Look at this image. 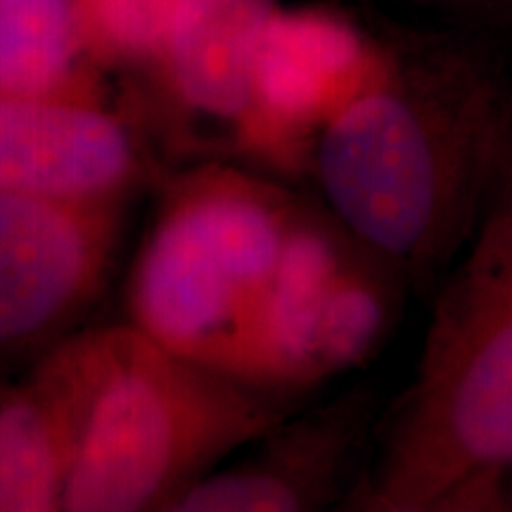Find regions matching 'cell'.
Returning a JSON list of instances; mask_svg holds the SVG:
<instances>
[{"mask_svg": "<svg viewBox=\"0 0 512 512\" xmlns=\"http://www.w3.org/2000/svg\"><path fill=\"white\" fill-rule=\"evenodd\" d=\"M396 278L264 176L207 164L166 185L126 280L128 323L292 403L373 354Z\"/></svg>", "mask_w": 512, "mask_h": 512, "instance_id": "1", "label": "cell"}, {"mask_svg": "<svg viewBox=\"0 0 512 512\" xmlns=\"http://www.w3.org/2000/svg\"><path fill=\"white\" fill-rule=\"evenodd\" d=\"M512 155V76L470 43L382 57L309 152L323 209L401 285H439Z\"/></svg>", "mask_w": 512, "mask_h": 512, "instance_id": "2", "label": "cell"}, {"mask_svg": "<svg viewBox=\"0 0 512 512\" xmlns=\"http://www.w3.org/2000/svg\"><path fill=\"white\" fill-rule=\"evenodd\" d=\"M29 377L60 437L62 512H155L292 415L128 320L74 332Z\"/></svg>", "mask_w": 512, "mask_h": 512, "instance_id": "3", "label": "cell"}, {"mask_svg": "<svg viewBox=\"0 0 512 512\" xmlns=\"http://www.w3.org/2000/svg\"><path fill=\"white\" fill-rule=\"evenodd\" d=\"M437 290L418 366L366 477L403 503H437L479 472L512 475V197L501 185Z\"/></svg>", "mask_w": 512, "mask_h": 512, "instance_id": "4", "label": "cell"}, {"mask_svg": "<svg viewBox=\"0 0 512 512\" xmlns=\"http://www.w3.org/2000/svg\"><path fill=\"white\" fill-rule=\"evenodd\" d=\"M124 202L0 192V354L72 337L112 271Z\"/></svg>", "mask_w": 512, "mask_h": 512, "instance_id": "5", "label": "cell"}, {"mask_svg": "<svg viewBox=\"0 0 512 512\" xmlns=\"http://www.w3.org/2000/svg\"><path fill=\"white\" fill-rule=\"evenodd\" d=\"M375 394L347 389L287 415L155 512H342L375 427Z\"/></svg>", "mask_w": 512, "mask_h": 512, "instance_id": "6", "label": "cell"}, {"mask_svg": "<svg viewBox=\"0 0 512 512\" xmlns=\"http://www.w3.org/2000/svg\"><path fill=\"white\" fill-rule=\"evenodd\" d=\"M344 19L278 10L256 57L252 105L238 145L273 166L309 164L320 126L380 69Z\"/></svg>", "mask_w": 512, "mask_h": 512, "instance_id": "7", "label": "cell"}, {"mask_svg": "<svg viewBox=\"0 0 512 512\" xmlns=\"http://www.w3.org/2000/svg\"><path fill=\"white\" fill-rule=\"evenodd\" d=\"M145 174L136 133L95 95H0V192L124 202Z\"/></svg>", "mask_w": 512, "mask_h": 512, "instance_id": "8", "label": "cell"}, {"mask_svg": "<svg viewBox=\"0 0 512 512\" xmlns=\"http://www.w3.org/2000/svg\"><path fill=\"white\" fill-rule=\"evenodd\" d=\"M278 10V0H176L155 69L185 114L238 136L261 41Z\"/></svg>", "mask_w": 512, "mask_h": 512, "instance_id": "9", "label": "cell"}, {"mask_svg": "<svg viewBox=\"0 0 512 512\" xmlns=\"http://www.w3.org/2000/svg\"><path fill=\"white\" fill-rule=\"evenodd\" d=\"M79 0H0V95H95Z\"/></svg>", "mask_w": 512, "mask_h": 512, "instance_id": "10", "label": "cell"}, {"mask_svg": "<svg viewBox=\"0 0 512 512\" xmlns=\"http://www.w3.org/2000/svg\"><path fill=\"white\" fill-rule=\"evenodd\" d=\"M0 512H62V448L46 396L0 389Z\"/></svg>", "mask_w": 512, "mask_h": 512, "instance_id": "11", "label": "cell"}, {"mask_svg": "<svg viewBox=\"0 0 512 512\" xmlns=\"http://www.w3.org/2000/svg\"><path fill=\"white\" fill-rule=\"evenodd\" d=\"M176 0H79L93 62L155 67Z\"/></svg>", "mask_w": 512, "mask_h": 512, "instance_id": "12", "label": "cell"}, {"mask_svg": "<svg viewBox=\"0 0 512 512\" xmlns=\"http://www.w3.org/2000/svg\"><path fill=\"white\" fill-rule=\"evenodd\" d=\"M437 512H510V475L479 472L439 498Z\"/></svg>", "mask_w": 512, "mask_h": 512, "instance_id": "13", "label": "cell"}, {"mask_svg": "<svg viewBox=\"0 0 512 512\" xmlns=\"http://www.w3.org/2000/svg\"><path fill=\"white\" fill-rule=\"evenodd\" d=\"M472 29L512 31V0H403Z\"/></svg>", "mask_w": 512, "mask_h": 512, "instance_id": "14", "label": "cell"}, {"mask_svg": "<svg viewBox=\"0 0 512 512\" xmlns=\"http://www.w3.org/2000/svg\"><path fill=\"white\" fill-rule=\"evenodd\" d=\"M439 503V501H437ZM437 503H403L394 498L382 496L366 482V477L358 482L354 494L349 496L342 512H437Z\"/></svg>", "mask_w": 512, "mask_h": 512, "instance_id": "15", "label": "cell"}, {"mask_svg": "<svg viewBox=\"0 0 512 512\" xmlns=\"http://www.w3.org/2000/svg\"><path fill=\"white\" fill-rule=\"evenodd\" d=\"M501 188H503L505 192H508V195L512 197V155H510V162H508V166H505V171H503Z\"/></svg>", "mask_w": 512, "mask_h": 512, "instance_id": "16", "label": "cell"}, {"mask_svg": "<svg viewBox=\"0 0 512 512\" xmlns=\"http://www.w3.org/2000/svg\"><path fill=\"white\" fill-rule=\"evenodd\" d=\"M510 512H512V475H510Z\"/></svg>", "mask_w": 512, "mask_h": 512, "instance_id": "17", "label": "cell"}]
</instances>
